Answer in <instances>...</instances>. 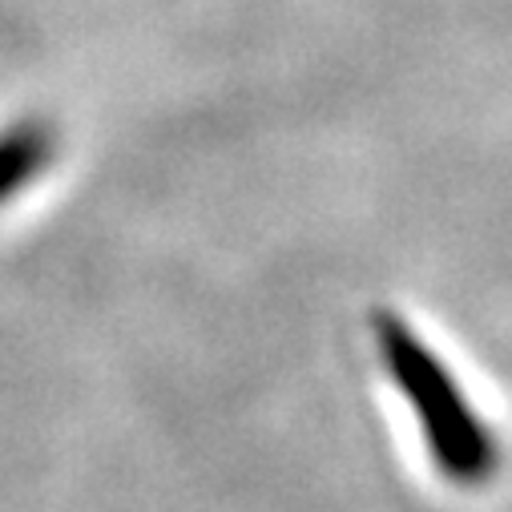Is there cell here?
Returning a JSON list of instances; mask_svg holds the SVG:
<instances>
[{
	"mask_svg": "<svg viewBox=\"0 0 512 512\" xmlns=\"http://www.w3.org/2000/svg\"><path fill=\"white\" fill-rule=\"evenodd\" d=\"M49 162V134L37 125H21L13 134H0V202L13 198L25 182L37 178Z\"/></svg>",
	"mask_w": 512,
	"mask_h": 512,
	"instance_id": "cell-2",
	"label": "cell"
},
{
	"mask_svg": "<svg viewBox=\"0 0 512 512\" xmlns=\"http://www.w3.org/2000/svg\"><path fill=\"white\" fill-rule=\"evenodd\" d=\"M375 343L379 359L404 392L408 408L416 412V424L424 432L432 464L464 488L484 484L500 468V448L480 412L468 404L464 388L452 379V371L440 363V355L400 319V315H375Z\"/></svg>",
	"mask_w": 512,
	"mask_h": 512,
	"instance_id": "cell-1",
	"label": "cell"
}]
</instances>
